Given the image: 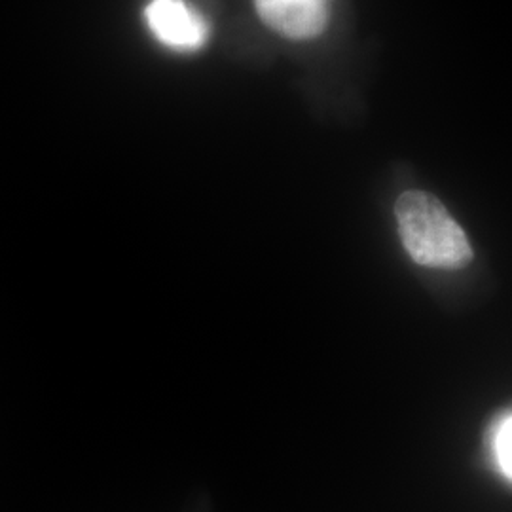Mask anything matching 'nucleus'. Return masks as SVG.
<instances>
[{
  "instance_id": "1",
  "label": "nucleus",
  "mask_w": 512,
  "mask_h": 512,
  "mask_svg": "<svg viewBox=\"0 0 512 512\" xmlns=\"http://www.w3.org/2000/svg\"><path fill=\"white\" fill-rule=\"evenodd\" d=\"M395 215L404 249L416 264L459 270L473 260V247L463 228L433 194L404 192Z\"/></svg>"
},
{
  "instance_id": "3",
  "label": "nucleus",
  "mask_w": 512,
  "mask_h": 512,
  "mask_svg": "<svg viewBox=\"0 0 512 512\" xmlns=\"http://www.w3.org/2000/svg\"><path fill=\"white\" fill-rule=\"evenodd\" d=\"M258 16L283 37L306 40L327 27L325 0H255Z\"/></svg>"
},
{
  "instance_id": "4",
  "label": "nucleus",
  "mask_w": 512,
  "mask_h": 512,
  "mask_svg": "<svg viewBox=\"0 0 512 512\" xmlns=\"http://www.w3.org/2000/svg\"><path fill=\"white\" fill-rule=\"evenodd\" d=\"M488 450L492 452L497 469L509 482L512 478V416L511 410L499 414L486 431Z\"/></svg>"
},
{
  "instance_id": "2",
  "label": "nucleus",
  "mask_w": 512,
  "mask_h": 512,
  "mask_svg": "<svg viewBox=\"0 0 512 512\" xmlns=\"http://www.w3.org/2000/svg\"><path fill=\"white\" fill-rule=\"evenodd\" d=\"M145 16L154 37L173 50L192 52L207 40V23L184 0H152Z\"/></svg>"
}]
</instances>
